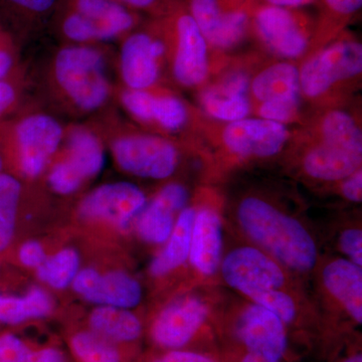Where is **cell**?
I'll list each match as a JSON object with an SVG mask.
<instances>
[{"mask_svg": "<svg viewBox=\"0 0 362 362\" xmlns=\"http://www.w3.org/2000/svg\"><path fill=\"white\" fill-rule=\"evenodd\" d=\"M238 220L247 237L283 265L298 272L315 266L317 247L310 233L277 207L258 197H247L238 209Z\"/></svg>", "mask_w": 362, "mask_h": 362, "instance_id": "cell-1", "label": "cell"}, {"mask_svg": "<svg viewBox=\"0 0 362 362\" xmlns=\"http://www.w3.org/2000/svg\"><path fill=\"white\" fill-rule=\"evenodd\" d=\"M52 73L62 94L78 110H99L110 97L103 52L93 45L73 44L59 49Z\"/></svg>", "mask_w": 362, "mask_h": 362, "instance_id": "cell-2", "label": "cell"}, {"mask_svg": "<svg viewBox=\"0 0 362 362\" xmlns=\"http://www.w3.org/2000/svg\"><path fill=\"white\" fill-rule=\"evenodd\" d=\"M170 14L151 18L123 37L119 69L126 89L149 90L160 76V63L170 47Z\"/></svg>", "mask_w": 362, "mask_h": 362, "instance_id": "cell-3", "label": "cell"}, {"mask_svg": "<svg viewBox=\"0 0 362 362\" xmlns=\"http://www.w3.org/2000/svg\"><path fill=\"white\" fill-rule=\"evenodd\" d=\"M316 25L300 9L268 6L255 1L251 9V32L267 49L287 59L300 58L315 35Z\"/></svg>", "mask_w": 362, "mask_h": 362, "instance_id": "cell-4", "label": "cell"}, {"mask_svg": "<svg viewBox=\"0 0 362 362\" xmlns=\"http://www.w3.org/2000/svg\"><path fill=\"white\" fill-rule=\"evenodd\" d=\"M362 45L341 39L319 49L299 71L301 94L310 99L327 94L334 86L361 75Z\"/></svg>", "mask_w": 362, "mask_h": 362, "instance_id": "cell-5", "label": "cell"}, {"mask_svg": "<svg viewBox=\"0 0 362 362\" xmlns=\"http://www.w3.org/2000/svg\"><path fill=\"white\" fill-rule=\"evenodd\" d=\"M111 151L120 168L130 175L164 180L175 173L178 151L160 136L126 133L112 140Z\"/></svg>", "mask_w": 362, "mask_h": 362, "instance_id": "cell-6", "label": "cell"}, {"mask_svg": "<svg viewBox=\"0 0 362 362\" xmlns=\"http://www.w3.org/2000/svg\"><path fill=\"white\" fill-rule=\"evenodd\" d=\"M169 16L173 77L183 87H197L209 75V45L182 0Z\"/></svg>", "mask_w": 362, "mask_h": 362, "instance_id": "cell-7", "label": "cell"}, {"mask_svg": "<svg viewBox=\"0 0 362 362\" xmlns=\"http://www.w3.org/2000/svg\"><path fill=\"white\" fill-rule=\"evenodd\" d=\"M64 135L61 123L47 114H30L14 124L9 137L13 138L21 173L28 177L39 176L63 142Z\"/></svg>", "mask_w": 362, "mask_h": 362, "instance_id": "cell-8", "label": "cell"}, {"mask_svg": "<svg viewBox=\"0 0 362 362\" xmlns=\"http://www.w3.org/2000/svg\"><path fill=\"white\" fill-rule=\"evenodd\" d=\"M221 274L228 285L247 297L257 292L280 289L285 275L277 262L256 247H238L223 259Z\"/></svg>", "mask_w": 362, "mask_h": 362, "instance_id": "cell-9", "label": "cell"}, {"mask_svg": "<svg viewBox=\"0 0 362 362\" xmlns=\"http://www.w3.org/2000/svg\"><path fill=\"white\" fill-rule=\"evenodd\" d=\"M289 136L284 124L263 118H244L228 123L221 133V140L235 156L265 158L278 154Z\"/></svg>", "mask_w": 362, "mask_h": 362, "instance_id": "cell-10", "label": "cell"}, {"mask_svg": "<svg viewBox=\"0 0 362 362\" xmlns=\"http://www.w3.org/2000/svg\"><path fill=\"white\" fill-rule=\"evenodd\" d=\"M146 197L141 189L130 182L102 185L83 199L80 214L84 218L104 221L121 228L141 213Z\"/></svg>", "mask_w": 362, "mask_h": 362, "instance_id": "cell-11", "label": "cell"}, {"mask_svg": "<svg viewBox=\"0 0 362 362\" xmlns=\"http://www.w3.org/2000/svg\"><path fill=\"white\" fill-rule=\"evenodd\" d=\"M73 286L84 299L103 306L132 308L141 300L139 283L123 272L102 275L93 269H86L77 274Z\"/></svg>", "mask_w": 362, "mask_h": 362, "instance_id": "cell-12", "label": "cell"}, {"mask_svg": "<svg viewBox=\"0 0 362 362\" xmlns=\"http://www.w3.org/2000/svg\"><path fill=\"white\" fill-rule=\"evenodd\" d=\"M209 309L199 298L189 297L170 305L157 317L152 337L166 349H180L190 341L206 322Z\"/></svg>", "mask_w": 362, "mask_h": 362, "instance_id": "cell-13", "label": "cell"}, {"mask_svg": "<svg viewBox=\"0 0 362 362\" xmlns=\"http://www.w3.org/2000/svg\"><path fill=\"white\" fill-rule=\"evenodd\" d=\"M238 335L249 352L282 359L287 349L284 322L259 305H252L240 316Z\"/></svg>", "mask_w": 362, "mask_h": 362, "instance_id": "cell-14", "label": "cell"}, {"mask_svg": "<svg viewBox=\"0 0 362 362\" xmlns=\"http://www.w3.org/2000/svg\"><path fill=\"white\" fill-rule=\"evenodd\" d=\"M58 6L80 14L93 23L104 42L123 39L142 23L141 14L116 0H59Z\"/></svg>", "mask_w": 362, "mask_h": 362, "instance_id": "cell-15", "label": "cell"}, {"mask_svg": "<svg viewBox=\"0 0 362 362\" xmlns=\"http://www.w3.org/2000/svg\"><path fill=\"white\" fill-rule=\"evenodd\" d=\"M361 164L362 150L320 138L303 159L306 175L323 181L345 180L361 169Z\"/></svg>", "mask_w": 362, "mask_h": 362, "instance_id": "cell-16", "label": "cell"}, {"mask_svg": "<svg viewBox=\"0 0 362 362\" xmlns=\"http://www.w3.org/2000/svg\"><path fill=\"white\" fill-rule=\"evenodd\" d=\"M223 228L214 209H202L195 214L189 259L192 266L204 275H214L221 264Z\"/></svg>", "mask_w": 362, "mask_h": 362, "instance_id": "cell-17", "label": "cell"}, {"mask_svg": "<svg viewBox=\"0 0 362 362\" xmlns=\"http://www.w3.org/2000/svg\"><path fill=\"white\" fill-rule=\"evenodd\" d=\"M322 278L327 291L344 307L357 323L361 324V267L345 259H335L324 268Z\"/></svg>", "mask_w": 362, "mask_h": 362, "instance_id": "cell-18", "label": "cell"}, {"mask_svg": "<svg viewBox=\"0 0 362 362\" xmlns=\"http://www.w3.org/2000/svg\"><path fill=\"white\" fill-rule=\"evenodd\" d=\"M66 138V159L85 180L99 175L104 168L103 143L90 128L74 126L64 135Z\"/></svg>", "mask_w": 362, "mask_h": 362, "instance_id": "cell-19", "label": "cell"}, {"mask_svg": "<svg viewBox=\"0 0 362 362\" xmlns=\"http://www.w3.org/2000/svg\"><path fill=\"white\" fill-rule=\"evenodd\" d=\"M250 90L259 104L300 95L299 70L287 62L267 66L252 78Z\"/></svg>", "mask_w": 362, "mask_h": 362, "instance_id": "cell-20", "label": "cell"}, {"mask_svg": "<svg viewBox=\"0 0 362 362\" xmlns=\"http://www.w3.org/2000/svg\"><path fill=\"white\" fill-rule=\"evenodd\" d=\"M195 214L197 211L192 207L181 211L170 237L166 240L168 245L150 265L152 275H165L187 261L189 257Z\"/></svg>", "mask_w": 362, "mask_h": 362, "instance_id": "cell-21", "label": "cell"}, {"mask_svg": "<svg viewBox=\"0 0 362 362\" xmlns=\"http://www.w3.org/2000/svg\"><path fill=\"white\" fill-rule=\"evenodd\" d=\"M93 332L114 342L132 341L141 334V323L131 312L117 307H99L90 317Z\"/></svg>", "mask_w": 362, "mask_h": 362, "instance_id": "cell-22", "label": "cell"}, {"mask_svg": "<svg viewBox=\"0 0 362 362\" xmlns=\"http://www.w3.org/2000/svg\"><path fill=\"white\" fill-rule=\"evenodd\" d=\"M51 297L40 288H33L23 297L0 295V321L20 324L30 318H42L52 311Z\"/></svg>", "mask_w": 362, "mask_h": 362, "instance_id": "cell-23", "label": "cell"}, {"mask_svg": "<svg viewBox=\"0 0 362 362\" xmlns=\"http://www.w3.org/2000/svg\"><path fill=\"white\" fill-rule=\"evenodd\" d=\"M250 6H233L226 4L225 11L211 39L209 47L228 51L239 45L251 32V9Z\"/></svg>", "mask_w": 362, "mask_h": 362, "instance_id": "cell-24", "label": "cell"}, {"mask_svg": "<svg viewBox=\"0 0 362 362\" xmlns=\"http://www.w3.org/2000/svg\"><path fill=\"white\" fill-rule=\"evenodd\" d=\"M321 13L316 23L314 40L319 44L337 37L344 26L361 11L362 0H318Z\"/></svg>", "mask_w": 362, "mask_h": 362, "instance_id": "cell-25", "label": "cell"}, {"mask_svg": "<svg viewBox=\"0 0 362 362\" xmlns=\"http://www.w3.org/2000/svg\"><path fill=\"white\" fill-rule=\"evenodd\" d=\"M173 214L175 211L156 197L138 214L136 228L140 237L152 244L166 242L175 226Z\"/></svg>", "mask_w": 362, "mask_h": 362, "instance_id": "cell-26", "label": "cell"}, {"mask_svg": "<svg viewBox=\"0 0 362 362\" xmlns=\"http://www.w3.org/2000/svg\"><path fill=\"white\" fill-rule=\"evenodd\" d=\"M320 139L340 143L351 148L362 150V133L356 119L347 112H328L319 123Z\"/></svg>", "mask_w": 362, "mask_h": 362, "instance_id": "cell-27", "label": "cell"}, {"mask_svg": "<svg viewBox=\"0 0 362 362\" xmlns=\"http://www.w3.org/2000/svg\"><path fill=\"white\" fill-rule=\"evenodd\" d=\"M199 100L207 115L223 122L242 120L247 118L251 111L249 97L228 96L218 93L211 87L202 93Z\"/></svg>", "mask_w": 362, "mask_h": 362, "instance_id": "cell-28", "label": "cell"}, {"mask_svg": "<svg viewBox=\"0 0 362 362\" xmlns=\"http://www.w3.org/2000/svg\"><path fill=\"white\" fill-rule=\"evenodd\" d=\"M21 194L20 181L0 173V251L6 249L13 239Z\"/></svg>", "mask_w": 362, "mask_h": 362, "instance_id": "cell-29", "label": "cell"}, {"mask_svg": "<svg viewBox=\"0 0 362 362\" xmlns=\"http://www.w3.org/2000/svg\"><path fill=\"white\" fill-rule=\"evenodd\" d=\"M80 259L77 252L65 249L51 258H45L37 268V275L42 282L56 289H64L73 283L77 276Z\"/></svg>", "mask_w": 362, "mask_h": 362, "instance_id": "cell-30", "label": "cell"}, {"mask_svg": "<svg viewBox=\"0 0 362 362\" xmlns=\"http://www.w3.org/2000/svg\"><path fill=\"white\" fill-rule=\"evenodd\" d=\"M59 0H0V11L14 25H35L54 13Z\"/></svg>", "mask_w": 362, "mask_h": 362, "instance_id": "cell-31", "label": "cell"}, {"mask_svg": "<svg viewBox=\"0 0 362 362\" xmlns=\"http://www.w3.org/2000/svg\"><path fill=\"white\" fill-rule=\"evenodd\" d=\"M71 349L82 362H119L113 343L95 332H80L71 339Z\"/></svg>", "mask_w": 362, "mask_h": 362, "instance_id": "cell-32", "label": "cell"}, {"mask_svg": "<svg viewBox=\"0 0 362 362\" xmlns=\"http://www.w3.org/2000/svg\"><path fill=\"white\" fill-rule=\"evenodd\" d=\"M188 111L182 101L173 95L156 94L152 124L168 132H177L187 125Z\"/></svg>", "mask_w": 362, "mask_h": 362, "instance_id": "cell-33", "label": "cell"}, {"mask_svg": "<svg viewBox=\"0 0 362 362\" xmlns=\"http://www.w3.org/2000/svg\"><path fill=\"white\" fill-rule=\"evenodd\" d=\"M183 4L207 42L218 28L226 2L223 0H187Z\"/></svg>", "mask_w": 362, "mask_h": 362, "instance_id": "cell-34", "label": "cell"}, {"mask_svg": "<svg viewBox=\"0 0 362 362\" xmlns=\"http://www.w3.org/2000/svg\"><path fill=\"white\" fill-rule=\"evenodd\" d=\"M249 297L255 304L273 312L284 324L291 323L296 316V306L291 296L279 289L254 293Z\"/></svg>", "mask_w": 362, "mask_h": 362, "instance_id": "cell-35", "label": "cell"}, {"mask_svg": "<svg viewBox=\"0 0 362 362\" xmlns=\"http://www.w3.org/2000/svg\"><path fill=\"white\" fill-rule=\"evenodd\" d=\"M154 93L149 90L125 89L121 92L120 102L128 113L139 122L152 124Z\"/></svg>", "mask_w": 362, "mask_h": 362, "instance_id": "cell-36", "label": "cell"}, {"mask_svg": "<svg viewBox=\"0 0 362 362\" xmlns=\"http://www.w3.org/2000/svg\"><path fill=\"white\" fill-rule=\"evenodd\" d=\"M300 103L301 94L265 102L259 105L258 115L259 118L285 125L296 118L299 113Z\"/></svg>", "mask_w": 362, "mask_h": 362, "instance_id": "cell-37", "label": "cell"}, {"mask_svg": "<svg viewBox=\"0 0 362 362\" xmlns=\"http://www.w3.org/2000/svg\"><path fill=\"white\" fill-rule=\"evenodd\" d=\"M85 181L65 158L57 162L49 173V187L59 194H74Z\"/></svg>", "mask_w": 362, "mask_h": 362, "instance_id": "cell-38", "label": "cell"}, {"mask_svg": "<svg viewBox=\"0 0 362 362\" xmlns=\"http://www.w3.org/2000/svg\"><path fill=\"white\" fill-rule=\"evenodd\" d=\"M137 13H147L151 18L166 16L175 11L181 0H116Z\"/></svg>", "mask_w": 362, "mask_h": 362, "instance_id": "cell-39", "label": "cell"}, {"mask_svg": "<svg viewBox=\"0 0 362 362\" xmlns=\"http://www.w3.org/2000/svg\"><path fill=\"white\" fill-rule=\"evenodd\" d=\"M33 351L14 335L0 337V362H30Z\"/></svg>", "mask_w": 362, "mask_h": 362, "instance_id": "cell-40", "label": "cell"}, {"mask_svg": "<svg viewBox=\"0 0 362 362\" xmlns=\"http://www.w3.org/2000/svg\"><path fill=\"white\" fill-rule=\"evenodd\" d=\"M250 84L251 81L245 71H233L211 88L228 96H247Z\"/></svg>", "mask_w": 362, "mask_h": 362, "instance_id": "cell-41", "label": "cell"}, {"mask_svg": "<svg viewBox=\"0 0 362 362\" xmlns=\"http://www.w3.org/2000/svg\"><path fill=\"white\" fill-rule=\"evenodd\" d=\"M339 246L352 263L362 266V233L358 228H349L341 233Z\"/></svg>", "mask_w": 362, "mask_h": 362, "instance_id": "cell-42", "label": "cell"}, {"mask_svg": "<svg viewBox=\"0 0 362 362\" xmlns=\"http://www.w3.org/2000/svg\"><path fill=\"white\" fill-rule=\"evenodd\" d=\"M164 204L170 207L173 211L185 209L188 202V192L187 188L178 183H171L162 188L157 194Z\"/></svg>", "mask_w": 362, "mask_h": 362, "instance_id": "cell-43", "label": "cell"}, {"mask_svg": "<svg viewBox=\"0 0 362 362\" xmlns=\"http://www.w3.org/2000/svg\"><path fill=\"white\" fill-rule=\"evenodd\" d=\"M14 57L11 37L0 25V81L7 78L13 70Z\"/></svg>", "mask_w": 362, "mask_h": 362, "instance_id": "cell-44", "label": "cell"}, {"mask_svg": "<svg viewBox=\"0 0 362 362\" xmlns=\"http://www.w3.org/2000/svg\"><path fill=\"white\" fill-rule=\"evenodd\" d=\"M21 263L30 268H39L45 261L44 249L37 242H26L21 246L18 254Z\"/></svg>", "mask_w": 362, "mask_h": 362, "instance_id": "cell-45", "label": "cell"}, {"mask_svg": "<svg viewBox=\"0 0 362 362\" xmlns=\"http://www.w3.org/2000/svg\"><path fill=\"white\" fill-rule=\"evenodd\" d=\"M341 192L347 201L361 202L362 199V170L361 168L343 180Z\"/></svg>", "mask_w": 362, "mask_h": 362, "instance_id": "cell-46", "label": "cell"}, {"mask_svg": "<svg viewBox=\"0 0 362 362\" xmlns=\"http://www.w3.org/2000/svg\"><path fill=\"white\" fill-rule=\"evenodd\" d=\"M18 99L16 85L6 78L0 81V118L6 113Z\"/></svg>", "mask_w": 362, "mask_h": 362, "instance_id": "cell-47", "label": "cell"}, {"mask_svg": "<svg viewBox=\"0 0 362 362\" xmlns=\"http://www.w3.org/2000/svg\"><path fill=\"white\" fill-rule=\"evenodd\" d=\"M156 362H216L202 354L187 351H171Z\"/></svg>", "mask_w": 362, "mask_h": 362, "instance_id": "cell-48", "label": "cell"}, {"mask_svg": "<svg viewBox=\"0 0 362 362\" xmlns=\"http://www.w3.org/2000/svg\"><path fill=\"white\" fill-rule=\"evenodd\" d=\"M261 4L268 6L285 7V8L300 9L318 2V0H259Z\"/></svg>", "mask_w": 362, "mask_h": 362, "instance_id": "cell-49", "label": "cell"}, {"mask_svg": "<svg viewBox=\"0 0 362 362\" xmlns=\"http://www.w3.org/2000/svg\"><path fill=\"white\" fill-rule=\"evenodd\" d=\"M30 362H64V356L59 350L47 349L33 352Z\"/></svg>", "mask_w": 362, "mask_h": 362, "instance_id": "cell-50", "label": "cell"}, {"mask_svg": "<svg viewBox=\"0 0 362 362\" xmlns=\"http://www.w3.org/2000/svg\"><path fill=\"white\" fill-rule=\"evenodd\" d=\"M242 362H281V359L276 358V357L266 356V354H258V352H249Z\"/></svg>", "mask_w": 362, "mask_h": 362, "instance_id": "cell-51", "label": "cell"}, {"mask_svg": "<svg viewBox=\"0 0 362 362\" xmlns=\"http://www.w3.org/2000/svg\"><path fill=\"white\" fill-rule=\"evenodd\" d=\"M228 6H249L252 4L255 0H223Z\"/></svg>", "mask_w": 362, "mask_h": 362, "instance_id": "cell-52", "label": "cell"}, {"mask_svg": "<svg viewBox=\"0 0 362 362\" xmlns=\"http://www.w3.org/2000/svg\"><path fill=\"white\" fill-rule=\"evenodd\" d=\"M343 362H362L361 354H356V356H350L346 361Z\"/></svg>", "mask_w": 362, "mask_h": 362, "instance_id": "cell-53", "label": "cell"}, {"mask_svg": "<svg viewBox=\"0 0 362 362\" xmlns=\"http://www.w3.org/2000/svg\"><path fill=\"white\" fill-rule=\"evenodd\" d=\"M2 168H4V160H2L1 153H0V173H1Z\"/></svg>", "mask_w": 362, "mask_h": 362, "instance_id": "cell-54", "label": "cell"}]
</instances>
